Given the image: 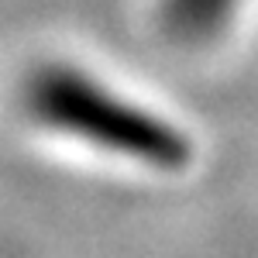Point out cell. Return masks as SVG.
<instances>
[{"mask_svg":"<svg viewBox=\"0 0 258 258\" xmlns=\"http://www.w3.org/2000/svg\"><path fill=\"white\" fill-rule=\"evenodd\" d=\"M24 107L45 127L155 172H182L193 162L182 127L73 66H41L24 86Z\"/></svg>","mask_w":258,"mask_h":258,"instance_id":"cell-1","label":"cell"},{"mask_svg":"<svg viewBox=\"0 0 258 258\" xmlns=\"http://www.w3.org/2000/svg\"><path fill=\"white\" fill-rule=\"evenodd\" d=\"M241 0H162L159 21L162 31L182 45H203L217 38L238 14Z\"/></svg>","mask_w":258,"mask_h":258,"instance_id":"cell-2","label":"cell"}]
</instances>
